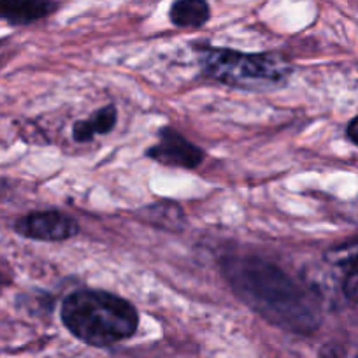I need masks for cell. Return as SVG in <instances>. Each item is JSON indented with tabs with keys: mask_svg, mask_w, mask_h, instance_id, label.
<instances>
[{
	"mask_svg": "<svg viewBox=\"0 0 358 358\" xmlns=\"http://www.w3.org/2000/svg\"><path fill=\"white\" fill-rule=\"evenodd\" d=\"M220 267L234 294L267 322L299 334L322 323L318 297L278 265L257 257H227Z\"/></svg>",
	"mask_w": 358,
	"mask_h": 358,
	"instance_id": "obj_1",
	"label": "cell"
},
{
	"mask_svg": "<svg viewBox=\"0 0 358 358\" xmlns=\"http://www.w3.org/2000/svg\"><path fill=\"white\" fill-rule=\"evenodd\" d=\"M69 332L90 346L106 348L125 341L139 327V313L125 299L104 290H78L62 304Z\"/></svg>",
	"mask_w": 358,
	"mask_h": 358,
	"instance_id": "obj_2",
	"label": "cell"
},
{
	"mask_svg": "<svg viewBox=\"0 0 358 358\" xmlns=\"http://www.w3.org/2000/svg\"><path fill=\"white\" fill-rule=\"evenodd\" d=\"M199 65L208 78L250 92H267L287 85L294 67L276 53H243L227 48H197Z\"/></svg>",
	"mask_w": 358,
	"mask_h": 358,
	"instance_id": "obj_3",
	"label": "cell"
},
{
	"mask_svg": "<svg viewBox=\"0 0 358 358\" xmlns=\"http://www.w3.org/2000/svg\"><path fill=\"white\" fill-rule=\"evenodd\" d=\"M15 230L29 239L57 243L78 236L79 225L74 218L60 211H37L20 218Z\"/></svg>",
	"mask_w": 358,
	"mask_h": 358,
	"instance_id": "obj_4",
	"label": "cell"
},
{
	"mask_svg": "<svg viewBox=\"0 0 358 358\" xmlns=\"http://www.w3.org/2000/svg\"><path fill=\"white\" fill-rule=\"evenodd\" d=\"M146 155L158 164L181 169L199 167L206 157L201 148L195 146L187 137L176 132L174 129H169V127L160 130L158 143L151 146L146 151Z\"/></svg>",
	"mask_w": 358,
	"mask_h": 358,
	"instance_id": "obj_5",
	"label": "cell"
},
{
	"mask_svg": "<svg viewBox=\"0 0 358 358\" xmlns=\"http://www.w3.org/2000/svg\"><path fill=\"white\" fill-rule=\"evenodd\" d=\"M57 9L50 0H0V20L11 25H27L46 18Z\"/></svg>",
	"mask_w": 358,
	"mask_h": 358,
	"instance_id": "obj_6",
	"label": "cell"
},
{
	"mask_svg": "<svg viewBox=\"0 0 358 358\" xmlns=\"http://www.w3.org/2000/svg\"><path fill=\"white\" fill-rule=\"evenodd\" d=\"M116 122H118V111H116L115 106H104L90 118L76 122L72 127V137H74L76 143H88L95 136H104V134L111 132Z\"/></svg>",
	"mask_w": 358,
	"mask_h": 358,
	"instance_id": "obj_7",
	"label": "cell"
},
{
	"mask_svg": "<svg viewBox=\"0 0 358 358\" xmlns=\"http://www.w3.org/2000/svg\"><path fill=\"white\" fill-rule=\"evenodd\" d=\"M169 16L176 27L201 29L211 18V9L208 0H176Z\"/></svg>",
	"mask_w": 358,
	"mask_h": 358,
	"instance_id": "obj_8",
	"label": "cell"
},
{
	"mask_svg": "<svg viewBox=\"0 0 358 358\" xmlns=\"http://www.w3.org/2000/svg\"><path fill=\"white\" fill-rule=\"evenodd\" d=\"M144 213L148 215V223L165 230H181L187 222L181 206L174 204V202H160V204L148 206Z\"/></svg>",
	"mask_w": 358,
	"mask_h": 358,
	"instance_id": "obj_9",
	"label": "cell"
},
{
	"mask_svg": "<svg viewBox=\"0 0 358 358\" xmlns=\"http://www.w3.org/2000/svg\"><path fill=\"white\" fill-rule=\"evenodd\" d=\"M325 260L336 267L350 268L358 264V239L348 241V243L339 244V246L330 248L325 253Z\"/></svg>",
	"mask_w": 358,
	"mask_h": 358,
	"instance_id": "obj_10",
	"label": "cell"
},
{
	"mask_svg": "<svg viewBox=\"0 0 358 358\" xmlns=\"http://www.w3.org/2000/svg\"><path fill=\"white\" fill-rule=\"evenodd\" d=\"M346 278L343 281V292L348 301L358 302V264L346 268Z\"/></svg>",
	"mask_w": 358,
	"mask_h": 358,
	"instance_id": "obj_11",
	"label": "cell"
},
{
	"mask_svg": "<svg viewBox=\"0 0 358 358\" xmlns=\"http://www.w3.org/2000/svg\"><path fill=\"white\" fill-rule=\"evenodd\" d=\"M346 136L350 137L351 143L357 144L358 146V116L350 122V125H348V129H346Z\"/></svg>",
	"mask_w": 358,
	"mask_h": 358,
	"instance_id": "obj_12",
	"label": "cell"
},
{
	"mask_svg": "<svg viewBox=\"0 0 358 358\" xmlns=\"http://www.w3.org/2000/svg\"><path fill=\"white\" fill-rule=\"evenodd\" d=\"M4 283H8V281H6V276H2V274H0V285H4Z\"/></svg>",
	"mask_w": 358,
	"mask_h": 358,
	"instance_id": "obj_13",
	"label": "cell"
}]
</instances>
